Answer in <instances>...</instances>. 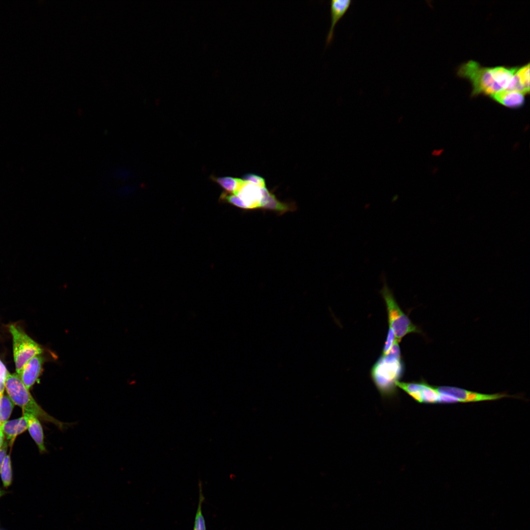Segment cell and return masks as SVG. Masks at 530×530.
<instances>
[{"label":"cell","mask_w":530,"mask_h":530,"mask_svg":"<svg viewBox=\"0 0 530 530\" xmlns=\"http://www.w3.org/2000/svg\"><path fill=\"white\" fill-rule=\"evenodd\" d=\"M518 68L482 67L476 61L470 60L460 66L458 75L470 80L473 95L491 96L506 90Z\"/></svg>","instance_id":"6da1fadb"},{"label":"cell","mask_w":530,"mask_h":530,"mask_svg":"<svg viewBox=\"0 0 530 530\" xmlns=\"http://www.w3.org/2000/svg\"><path fill=\"white\" fill-rule=\"evenodd\" d=\"M404 370L398 343L395 341L390 351L381 354L371 370L372 380L382 397L390 398L397 395V383Z\"/></svg>","instance_id":"7a4b0ae2"},{"label":"cell","mask_w":530,"mask_h":530,"mask_svg":"<svg viewBox=\"0 0 530 530\" xmlns=\"http://www.w3.org/2000/svg\"><path fill=\"white\" fill-rule=\"evenodd\" d=\"M5 388L14 404L20 407L24 412L30 413L45 422L51 423L61 430L70 425V424L61 422L46 412L33 398L17 373L8 372Z\"/></svg>","instance_id":"3957f363"},{"label":"cell","mask_w":530,"mask_h":530,"mask_svg":"<svg viewBox=\"0 0 530 530\" xmlns=\"http://www.w3.org/2000/svg\"><path fill=\"white\" fill-rule=\"evenodd\" d=\"M383 279V285L380 292L386 306L389 326L394 333L396 341L399 343L405 336L410 333H421L420 328L413 323L400 309L386 280Z\"/></svg>","instance_id":"277c9868"},{"label":"cell","mask_w":530,"mask_h":530,"mask_svg":"<svg viewBox=\"0 0 530 530\" xmlns=\"http://www.w3.org/2000/svg\"><path fill=\"white\" fill-rule=\"evenodd\" d=\"M9 330L12 337L16 371L19 374L25 364L33 357L40 355L43 349L20 327L12 324L9 326Z\"/></svg>","instance_id":"5b68a950"},{"label":"cell","mask_w":530,"mask_h":530,"mask_svg":"<svg viewBox=\"0 0 530 530\" xmlns=\"http://www.w3.org/2000/svg\"><path fill=\"white\" fill-rule=\"evenodd\" d=\"M397 386L418 403H440L441 394L436 386L429 384L424 380L411 382L398 381Z\"/></svg>","instance_id":"8992f818"},{"label":"cell","mask_w":530,"mask_h":530,"mask_svg":"<svg viewBox=\"0 0 530 530\" xmlns=\"http://www.w3.org/2000/svg\"><path fill=\"white\" fill-rule=\"evenodd\" d=\"M436 389L440 394L451 396L457 399L459 402L463 403L493 401L505 398H515L514 396L509 395L506 393L486 394L453 386H436Z\"/></svg>","instance_id":"52a82bcc"},{"label":"cell","mask_w":530,"mask_h":530,"mask_svg":"<svg viewBox=\"0 0 530 530\" xmlns=\"http://www.w3.org/2000/svg\"><path fill=\"white\" fill-rule=\"evenodd\" d=\"M234 194L245 204L248 210L260 209L263 197L262 188L244 180Z\"/></svg>","instance_id":"ba28073f"},{"label":"cell","mask_w":530,"mask_h":530,"mask_svg":"<svg viewBox=\"0 0 530 530\" xmlns=\"http://www.w3.org/2000/svg\"><path fill=\"white\" fill-rule=\"evenodd\" d=\"M263 197L260 209L269 210L281 215L288 212H293L296 209L293 202H284L277 199L274 193L266 187L262 188Z\"/></svg>","instance_id":"9c48e42d"},{"label":"cell","mask_w":530,"mask_h":530,"mask_svg":"<svg viewBox=\"0 0 530 530\" xmlns=\"http://www.w3.org/2000/svg\"><path fill=\"white\" fill-rule=\"evenodd\" d=\"M43 362L44 358L42 356H35L25 364L18 374L24 384L28 390L38 378Z\"/></svg>","instance_id":"30bf717a"},{"label":"cell","mask_w":530,"mask_h":530,"mask_svg":"<svg viewBox=\"0 0 530 530\" xmlns=\"http://www.w3.org/2000/svg\"><path fill=\"white\" fill-rule=\"evenodd\" d=\"M351 3L350 0H332L330 1L331 25L326 40L327 46L333 40L336 24L345 14Z\"/></svg>","instance_id":"8fae6325"},{"label":"cell","mask_w":530,"mask_h":530,"mask_svg":"<svg viewBox=\"0 0 530 530\" xmlns=\"http://www.w3.org/2000/svg\"><path fill=\"white\" fill-rule=\"evenodd\" d=\"M29 433L37 446L40 452L46 451L44 444V436L42 425L39 419L33 415L24 412Z\"/></svg>","instance_id":"7c38bea8"},{"label":"cell","mask_w":530,"mask_h":530,"mask_svg":"<svg viewBox=\"0 0 530 530\" xmlns=\"http://www.w3.org/2000/svg\"><path fill=\"white\" fill-rule=\"evenodd\" d=\"M525 95L520 92L504 90L490 97L504 106L518 108L524 104Z\"/></svg>","instance_id":"4fadbf2b"},{"label":"cell","mask_w":530,"mask_h":530,"mask_svg":"<svg viewBox=\"0 0 530 530\" xmlns=\"http://www.w3.org/2000/svg\"><path fill=\"white\" fill-rule=\"evenodd\" d=\"M1 428L4 437L12 443L18 435L27 429V424L26 418L23 416L19 418L3 423Z\"/></svg>","instance_id":"5bb4252c"},{"label":"cell","mask_w":530,"mask_h":530,"mask_svg":"<svg viewBox=\"0 0 530 530\" xmlns=\"http://www.w3.org/2000/svg\"><path fill=\"white\" fill-rule=\"evenodd\" d=\"M212 180L218 184L226 192L235 193L244 182L242 179L232 177H217L212 176Z\"/></svg>","instance_id":"9a60e30c"},{"label":"cell","mask_w":530,"mask_h":530,"mask_svg":"<svg viewBox=\"0 0 530 530\" xmlns=\"http://www.w3.org/2000/svg\"><path fill=\"white\" fill-rule=\"evenodd\" d=\"M198 487L199 501L195 517L193 530H206L205 520L202 510V505L204 500V496L203 494L202 485L200 480H199Z\"/></svg>","instance_id":"2e32d148"},{"label":"cell","mask_w":530,"mask_h":530,"mask_svg":"<svg viewBox=\"0 0 530 530\" xmlns=\"http://www.w3.org/2000/svg\"><path fill=\"white\" fill-rule=\"evenodd\" d=\"M14 404L8 396L3 395L0 398V422L3 423L9 418Z\"/></svg>","instance_id":"e0dca14e"},{"label":"cell","mask_w":530,"mask_h":530,"mask_svg":"<svg viewBox=\"0 0 530 530\" xmlns=\"http://www.w3.org/2000/svg\"><path fill=\"white\" fill-rule=\"evenodd\" d=\"M1 478L3 486L7 488L11 484L12 472L10 457L6 455L3 462L0 472Z\"/></svg>","instance_id":"ac0fdd59"},{"label":"cell","mask_w":530,"mask_h":530,"mask_svg":"<svg viewBox=\"0 0 530 530\" xmlns=\"http://www.w3.org/2000/svg\"><path fill=\"white\" fill-rule=\"evenodd\" d=\"M516 75L527 94L530 92V64L518 67Z\"/></svg>","instance_id":"d6986e66"},{"label":"cell","mask_w":530,"mask_h":530,"mask_svg":"<svg viewBox=\"0 0 530 530\" xmlns=\"http://www.w3.org/2000/svg\"><path fill=\"white\" fill-rule=\"evenodd\" d=\"M221 202L227 203L240 209L248 210L245 204L236 194L223 192L220 195Z\"/></svg>","instance_id":"ffe728a7"},{"label":"cell","mask_w":530,"mask_h":530,"mask_svg":"<svg viewBox=\"0 0 530 530\" xmlns=\"http://www.w3.org/2000/svg\"><path fill=\"white\" fill-rule=\"evenodd\" d=\"M242 179L261 188L266 187L265 179L260 175L253 173H246L242 176Z\"/></svg>","instance_id":"44dd1931"},{"label":"cell","mask_w":530,"mask_h":530,"mask_svg":"<svg viewBox=\"0 0 530 530\" xmlns=\"http://www.w3.org/2000/svg\"><path fill=\"white\" fill-rule=\"evenodd\" d=\"M395 337L393 330L389 327L386 339L383 348L382 354H386L391 349L395 341Z\"/></svg>","instance_id":"7402d4cb"},{"label":"cell","mask_w":530,"mask_h":530,"mask_svg":"<svg viewBox=\"0 0 530 530\" xmlns=\"http://www.w3.org/2000/svg\"><path fill=\"white\" fill-rule=\"evenodd\" d=\"M7 443L6 441L4 442V443L0 449V475L1 467L3 464V461L5 456H6V451L7 450Z\"/></svg>","instance_id":"603a6c76"},{"label":"cell","mask_w":530,"mask_h":530,"mask_svg":"<svg viewBox=\"0 0 530 530\" xmlns=\"http://www.w3.org/2000/svg\"><path fill=\"white\" fill-rule=\"evenodd\" d=\"M8 372L4 365L0 360V383L5 384Z\"/></svg>","instance_id":"cb8c5ba5"},{"label":"cell","mask_w":530,"mask_h":530,"mask_svg":"<svg viewBox=\"0 0 530 530\" xmlns=\"http://www.w3.org/2000/svg\"><path fill=\"white\" fill-rule=\"evenodd\" d=\"M115 177L122 180H126L129 176V173L126 169H118L114 172Z\"/></svg>","instance_id":"d4e9b609"},{"label":"cell","mask_w":530,"mask_h":530,"mask_svg":"<svg viewBox=\"0 0 530 530\" xmlns=\"http://www.w3.org/2000/svg\"><path fill=\"white\" fill-rule=\"evenodd\" d=\"M4 435L3 433L1 426L0 427V449L4 443Z\"/></svg>","instance_id":"484cf974"},{"label":"cell","mask_w":530,"mask_h":530,"mask_svg":"<svg viewBox=\"0 0 530 530\" xmlns=\"http://www.w3.org/2000/svg\"><path fill=\"white\" fill-rule=\"evenodd\" d=\"M5 384L0 383V398L3 396V393L5 389Z\"/></svg>","instance_id":"4316f807"},{"label":"cell","mask_w":530,"mask_h":530,"mask_svg":"<svg viewBox=\"0 0 530 530\" xmlns=\"http://www.w3.org/2000/svg\"><path fill=\"white\" fill-rule=\"evenodd\" d=\"M5 494V492L0 489V498Z\"/></svg>","instance_id":"83f0119b"},{"label":"cell","mask_w":530,"mask_h":530,"mask_svg":"<svg viewBox=\"0 0 530 530\" xmlns=\"http://www.w3.org/2000/svg\"><path fill=\"white\" fill-rule=\"evenodd\" d=\"M2 424H3V423H2L0 422V426H1V425H2Z\"/></svg>","instance_id":"f1b7e54d"}]
</instances>
